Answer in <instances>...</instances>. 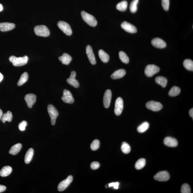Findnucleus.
Returning a JSON list of instances; mask_svg holds the SVG:
<instances>
[{"instance_id":"22","label":"nucleus","mask_w":193,"mask_h":193,"mask_svg":"<svg viewBox=\"0 0 193 193\" xmlns=\"http://www.w3.org/2000/svg\"><path fill=\"white\" fill-rule=\"evenodd\" d=\"M12 169L9 166H5L3 167L0 171V175L3 177L9 176L12 172Z\"/></svg>"},{"instance_id":"4","label":"nucleus","mask_w":193,"mask_h":193,"mask_svg":"<svg viewBox=\"0 0 193 193\" xmlns=\"http://www.w3.org/2000/svg\"><path fill=\"white\" fill-rule=\"evenodd\" d=\"M48 112L51 119V125L55 124L56 120L58 117L59 113L56 108L52 104H49L48 106Z\"/></svg>"},{"instance_id":"31","label":"nucleus","mask_w":193,"mask_h":193,"mask_svg":"<svg viewBox=\"0 0 193 193\" xmlns=\"http://www.w3.org/2000/svg\"><path fill=\"white\" fill-rule=\"evenodd\" d=\"M149 127V124L147 122H144L138 127L137 131L140 133H143L147 131Z\"/></svg>"},{"instance_id":"21","label":"nucleus","mask_w":193,"mask_h":193,"mask_svg":"<svg viewBox=\"0 0 193 193\" xmlns=\"http://www.w3.org/2000/svg\"><path fill=\"white\" fill-rule=\"evenodd\" d=\"M59 60L62 62V64L68 65L72 61V58L68 54L64 53L62 56L59 57Z\"/></svg>"},{"instance_id":"23","label":"nucleus","mask_w":193,"mask_h":193,"mask_svg":"<svg viewBox=\"0 0 193 193\" xmlns=\"http://www.w3.org/2000/svg\"><path fill=\"white\" fill-rule=\"evenodd\" d=\"M22 148V145L21 144L18 143L13 146L11 147L9 151L10 154L13 155H15L18 154L21 150Z\"/></svg>"},{"instance_id":"47","label":"nucleus","mask_w":193,"mask_h":193,"mask_svg":"<svg viewBox=\"0 0 193 193\" xmlns=\"http://www.w3.org/2000/svg\"><path fill=\"white\" fill-rule=\"evenodd\" d=\"M3 9V7L2 5L1 4H0V12L2 11Z\"/></svg>"},{"instance_id":"15","label":"nucleus","mask_w":193,"mask_h":193,"mask_svg":"<svg viewBox=\"0 0 193 193\" xmlns=\"http://www.w3.org/2000/svg\"><path fill=\"white\" fill-rule=\"evenodd\" d=\"M112 92L110 89H107L104 93V104L106 108H108L110 105L112 98Z\"/></svg>"},{"instance_id":"37","label":"nucleus","mask_w":193,"mask_h":193,"mask_svg":"<svg viewBox=\"0 0 193 193\" xmlns=\"http://www.w3.org/2000/svg\"><path fill=\"white\" fill-rule=\"evenodd\" d=\"M181 193H191V188L189 185L187 184H184L181 187Z\"/></svg>"},{"instance_id":"38","label":"nucleus","mask_w":193,"mask_h":193,"mask_svg":"<svg viewBox=\"0 0 193 193\" xmlns=\"http://www.w3.org/2000/svg\"><path fill=\"white\" fill-rule=\"evenodd\" d=\"M100 146V142L98 140H95L93 141L91 145V149L93 151H95L98 150Z\"/></svg>"},{"instance_id":"6","label":"nucleus","mask_w":193,"mask_h":193,"mask_svg":"<svg viewBox=\"0 0 193 193\" xmlns=\"http://www.w3.org/2000/svg\"><path fill=\"white\" fill-rule=\"evenodd\" d=\"M59 28L68 36H70L72 33L71 27L68 23L64 21H60L58 23Z\"/></svg>"},{"instance_id":"27","label":"nucleus","mask_w":193,"mask_h":193,"mask_svg":"<svg viewBox=\"0 0 193 193\" xmlns=\"http://www.w3.org/2000/svg\"><path fill=\"white\" fill-rule=\"evenodd\" d=\"M155 81L163 88L165 87L167 83V79L165 77L163 76L157 77L156 78Z\"/></svg>"},{"instance_id":"7","label":"nucleus","mask_w":193,"mask_h":193,"mask_svg":"<svg viewBox=\"0 0 193 193\" xmlns=\"http://www.w3.org/2000/svg\"><path fill=\"white\" fill-rule=\"evenodd\" d=\"M147 108L153 111H158L163 108V106L160 102L154 101L148 102L146 104Z\"/></svg>"},{"instance_id":"8","label":"nucleus","mask_w":193,"mask_h":193,"mask_svg":"<svg viewBox=\"0 0 193 193\" xmlns=\"http://www.w3.org/2000/svg\"><path fill=\"white\" fill-rule=\"evenodd\" d=\"M123 108V102L121 97H119L116 100L115 104L114 113L117 116L121 114Z\"/></svg>"},{"instance_id":"3","label":"nucleus","mask_w":193,"mask_h":193,"mask_svg":"<svg viewBox=\"0 0 193 193\" xmlns=\"http://www.w3.org/2000/svg\"><path fill=\"white\" fill-rule=\"evenodd\" d=\"M34 32L37 35L39 36L47 37L50 35V31L48 28L44 25L35 26Z\"/></svg>"},{"instance_id":"20","label":"nucleus","mask_w":193,"mask_h":193,"mask_svg":"<svg viewBox=\"0 0 193 193\" xmlns=\"http://www.w3.org/2000/svg\"><path fill=\"white\" fill-rule=\"evenodd\" d=\"M126 74V70L124 69H120L116 70L111 75V78L112 79H120L123 77Z\"/></svg>"},{"instance_id":"35","label":"nucleus","mask_w":193,"mask_h":193,"mask_svg":"<svg viewBox=\"0 0 193 193\" xmlns=\"http://www.w3.org/2000/svg\"><path fill=\"white\" fill-rule=\"evenodd\" d=\"M138 2H139V0H133L131 2L130 7H129L131 12L132 13L136 12L137 9V5Z\"/></svg>"},{"instance_id":"34","label":"nucleus","mask_w":193,"mask_h":193,"mask_svg":"<svg viewBox=\"0 0 193 193\" xmlns=\"http://www.w3.org/2000/svg\"><path fill=\"white\" fill-rule=\"evenodd\" d=\"M120 59L123 63L127 64L129 63V60L126 53L123 51H120L119 53Z\"/></svg>"},{"instance_id":"39","label":"nucleus","mask_w":193,"mask_h":193,"mask_svg":"<svg viewBox=\"0 0 193 193\" xmlns=\"http://www.w3.org/2000/svg\"><path fill=\"white\" fill-rule=\"evenodd\" d=\"M162 5L163 9L168 11L169 6V0H162Z\"/></svg>"},{"instance_id":"36","label":"nucleus","mask_w":193,"mask_h":193,"mask_svg":"<svg viewBox=\"0 0 193 193\" xmlns=\"http://www.w3.org/2000/svg\"><path fill=\"white\" fill-rule=\"evenodd\" d=\"M122 152L125 154H129L131 151V147L129 144L126 142H123L121 146Z\"/></svg>"},{"instance_id":"18","label":"nucleus","mask_w":193,"mask_h":193,"mask_svg":"<svg viewBox=\"0 0 193 193\" xmlns=\"http://www.w3.org/2000/svg\"><path fill=\"white\" fill-rule=\"evenodd\" d=\"M15 27L14 23L8 22L0 23V30L1 32H7L12 30Z\"/></svg>"},{"instance_id":"30","label":"nucleus","mask_w":193,"mask_h":193,"mask_svg":"<svg viewBox=\"0 0 193 193\" xmlns=\"http://www.w3.org/2000/svg\"><path fill=\"white\" fill-rule=\"evenodd\" d=\"M128 3L126 1H122L117 4L116 8L119 11H125L127 9Z\"/></svg>"},{"instance_id":"12","label":"nucleus","mask_w":193,"mask_h":193,"mask_svg":"<svg viewBox=\"0 0 193 193\" xmlns=\"http://www.w3.org/2000/svg\"><path fill=\"white\" fill-rule=\"evenodd\" d=\"M121 27L126 31L129 33H136L137 29L135 26L127 21L123 22L121 24Z\"/></svg>"},{"instance_id":"42","label":"nucleus","mask_w":193,"mask_h":193,"mask_svg":"<svg viewBox=\"0 0 193 193\" xmlns=\"http://www.w3.org/2000/svg\"><path fill=\"white\" fill-rule=\"evenodd\" d=\"M119 183L118 182H112L108 184V187H113L114 189H118L119 188Z\"/></svg>"},{"instance_id":"28","label":"nucleus","mask_w":193,"mask_h":193,"mask_svg":"<svg viewBox=\"0 0 193 193\" xmlns=\"http://www.w3.org/2000/svg\"><path fill=\"white\" fill-rule=\"evenodd\" d=\"M181 89L179 87L173 86L171 88L169 93V95L171 97H175L179 95Z\"/></svg>"},{"instance_id":"14","label":"nucleus","mask_w":193,"mask_h":193,"mask_svg":"<svg viewBox=\"0 0 193 193\" xmlns=\"http://www.w3.org/2000/svg\"><path fill=\"white\" fill-rule=\"evenodd\" d=\"M76 73L74 71L71 72L70 78L67 79V81L69 85L74 87L75 88H77L79 86V84L78 81L76 79Z\"/></svg>"},{"instance_id":"2","label":"nucleus","mask_w":193,"mask_h":193,"mask_svg":"<svg viewBox=\"0 0 193 193\" xmlns=\"http://www.w3.org/2000/svg\"><path fill=\"white\" fill-rule=\"evenodd\" d=\"M81 16L82 18L87 23L92 26H97V22L96 19L93 16L85 11H82Z\"/></svg>"},{"instance_id":"43","label":"nucleus","mask_w":193,"mask_h":193,"mask_svg":"<svg viewBox=\"0 0 193 193\" xmlns=\"http://www.w3.org/2000/svg\"><path fill=\"white\" fill-rule=\"evenodd\" d=\"M6 189V187L5 186L0 185V193L4 192Z\"/></svg>"},{"instance_id":"16","label":"nucleus","mask_w":193,"mask_h":193,"mask_svg":"<svg viewBox=\"0 0 193 193\" xmlns=\"http://www.w3.org/2000/svg\"><path fill=\"white\" fill-rule=\"evenodd\" d=\"M152 45L156 48H163L166 47V43L163 40L158 38H154L151 41Z\"/></svg>"},{"instance_id":"33","label":"nucleus","mask_w":193,"mask_h":193,"mask_svg":"<svg viewBox=\"0 0 193 193\" xmlns=\"http://www.w3.org/2000/svg\"><path fill=\"white\" fill-rule=\"evenodd\" d=\"M146 165V160L144 158L139 159L137 161L135 165V169H140L143 168Z\"/></svg>"},{"instance_id":"29","label":"nucleus","mask_w":193,"mask_h":193,"mask_svg":"<svg viewBox=\"0 0 193 193\" xmlns=\"http://www.w3.org/2000/svg\"><path fill=\"white\" fill-rule=\"evenodd\" d=\"M28 74L27 72H24L20 76V79L18 82L17 85L19 86H22L28 80Z\"/></svg>"},{"instance_id":"25","label":"nucleus","mask_w":193,"mask_h":193,"mask_svg":"<svg viewBox=\"0 0 193 193\" xmlns=\"http://www.w3.org/2000/svg\"><path fill=\"white\" fill-rule=\"evenodd\" d=\"M34 154V150L33 148H29L26 152L25 155L24 161L26 164H28L31 161Z\"/></svg>"},{"instance_id":"32","label":"nucleus","mask_w":193,"mask_h":193,"mask_svg":"<svg viewBox=\"0 0 193 193\" xmlns=\"http://www.w3.org/2000/svg\"><path fill=\"white\" fill-rule=\"evenodd\" d=\"M184 67L187 70H193V62L192 60L190 59H186L184 60L183 63Z\"/></svg>"},{"instance_id":"26","label":"nucleus","mask_w":193,"mask_h":193,"mask_svg":"<svg viewBox=\"0 0 193 193\" xmlns=\"http://www.w3.org/2000/svg\"><path fill=\"white\" fill-rule=\"evenodd\" d=\"M13 115L12 113L10 111H8L6 113L3 114L1 120L3 123H5L6 121L11 122L12 120Z\"/></svg>"},{"instance_id":"44","label":"nucleus","mask_w":193,"mask_h":193,"mask_svg":"<svg viewBox=\"0 0 193 193\" xmlns=\"http://www.w3.org/2000/svg\"><path fill=\"white\" fill-rule=\"evenodd\" d=\"M189 114L190 116L193 118V108L190 109L189 111Z\"/></svg>"},{"instance_id":"24","label":"nucleus","mask_w":193,"mask_h":193,"mask_svg":"<svg viewBox=\"0 0 193 193\" xmlns=\"http://www.w3.org/2000/svg\"><path fill=\"white\" fill-rule=\"evenodd\" d=\"M99 56L103 62L107 63L110 60V57L108 54L102 49L100 50L98 52Z\"/></svg>"},{"instance_id":"5","label":"nucleus","mask_w":193,"mask_h":193,"mask_svg":"<svg viewBox=\"0 0 193 193\" xmlns=\"http://www.w3.org/2000/svg\"><path fill=\"white\" fill-rule=\"evenodd\" d=\"M160 68L154 64H149L146 67L145 72L146 76L151 77L160 71Z\"/></svg>"},{"instance_id":"41","label":"nucleus","mask_w":193,"mask_h":193,"mask_svg":"<svg viewBox=\"0 0 193 193\" xmlns=\"http://www.w3.org/2000/svg\"><path fill=\"white\" fill-rule=\"evenodd\" d=\"M100 167V163L97 162H93L91 165V169H98Z\"/></svg>"},{"instance_id":"17","label":"nucleus","mask_w":193,"mask_h":193,"mask_svg":"<svg viewBox=\"0 0 193 193\" xmlns=\"http://www.w3.org/2000/svg\"><path fill=\"white\" fill-rule=\"evenodd\" d=\"M86 52L90 62L93 65L96 64V61L92 48L90 45H88L86 47Z\"/></svg>"},{"instance_id":"10","label":"nucleus","mask_w":193,"mask_h":193,"mask_svg":"<svg viewBox=\"0 0 193 193\" xmlns=\"http://www.w3.org/2000/svg\"><path fill=\"white\" fill-rule=\"evenodd\" d=\"M73 176L70 175L68 177L67 179L62 181L58 185V190L59 191H64L71 184L73 181Z\"/></svg>"},{"instance_id":"11","label":"nucleus","mask_w":193,"mask_h":193,"mask_svg":"<svg viewBox=\"0 0 193 193\" xmlns=\"http://www.w3.org/2000/svg\"><path fill=\"white\" fill-rule=\"evenodd\" d=\"M62 100L64 102L67 104H72L74 102V99L70 91L67 89H64L63 91Z\"/></svg>"},{"instance_id":"46","label":"nucleus","mask_w":193,"mask_h":193,"mask_svg":"<svg viewBox=\"0 0 193 193\" xmlns=\"http://www.w3.org/2000/svg\"><path fill=\"white\" fill-rule=\"evenodd\" d=\"M3 113L2 110L0 109V120H1V117L3 116Z\"/></svg>"},{"instance_id":"19","label":"nucleus","mask_w":193,"mask_h":193,"mask_svg":"<svg viewBox=\"0 0 193 193\" xmlns=\"http://www.w3.org/2000/svg\"><path fill=\"white\" fill-rule=\"evenodd\" d=\"M165 145L170 147H175L178 145V142L175 138L171 137H166L164 140Z\"/></svg>"},{"instance_id":"45","label":"nucleus","mask_w":193,"mask_h":193,"mask_svg":"<svg viewBox=\"0 0 193 193\" xmlns=\"http://www.w3.org/2000/svg\"><path fill=\"white\" fill-rule=\"evenodd\" d=\"M3 79V76L1 73H0V82L2 81Z\"/></svg>"},{"instance_id":"13","label":"nucleus","mask_w":193,"mask_h":193,"mask_svg":"<svg viewBox=\"0 0 193 193\" xmlns=\"http://www.w3.org/2000/svg\"><path fill=\"white\" fill-rule=\"evenodd\" d=\"M24 100L29 108H31L36 101V95L35 94L30 93L26 95Z\"/></svg>"},{"instance_id":"9","label":"nucleus","mask_w":193,"mask_h":193,"mask_svg":"<svg viewBox=\"0 0 193 193\" xmlns=\"http://www.w3.org/2000/svg\"><path fill=\"white\" fill-rule=\"evenodd\" d=\"M154 179L159 181H166L169 180L170 178V175L166 171H162L154 175Z\"/></svg>"},{"instance_id":"40","label":"nucleus","mask_w":193,"mask_h":193,"mask_svg":"<svg viewBox=\"0 0 193 193\" xmlns=\"http://www.w3.org/2000/svg\"><path fill=\"white\" fill-rule=\"evenodd\" d=\"M27 125V122L25 121H23L19 124L18 128L19 129L22 131H23L26 129V127Z\"/></svg>"},{"instance_id":"1","label":"nucleus","mask_w":193,"mask_h":193,"mask_svg":"<svg viewBox=\"0 0 193 193\" xmlns=\"http://www.w3.org/2000/svg\"><path fill=\"white\" fill-rule=\"evenodd\" d=\"M28 60V58L26 56L18 58L13 56L9 58V61L12 63L13 66L16 67L24 65L27 63Z\"/></svg>"}]
</instances>
